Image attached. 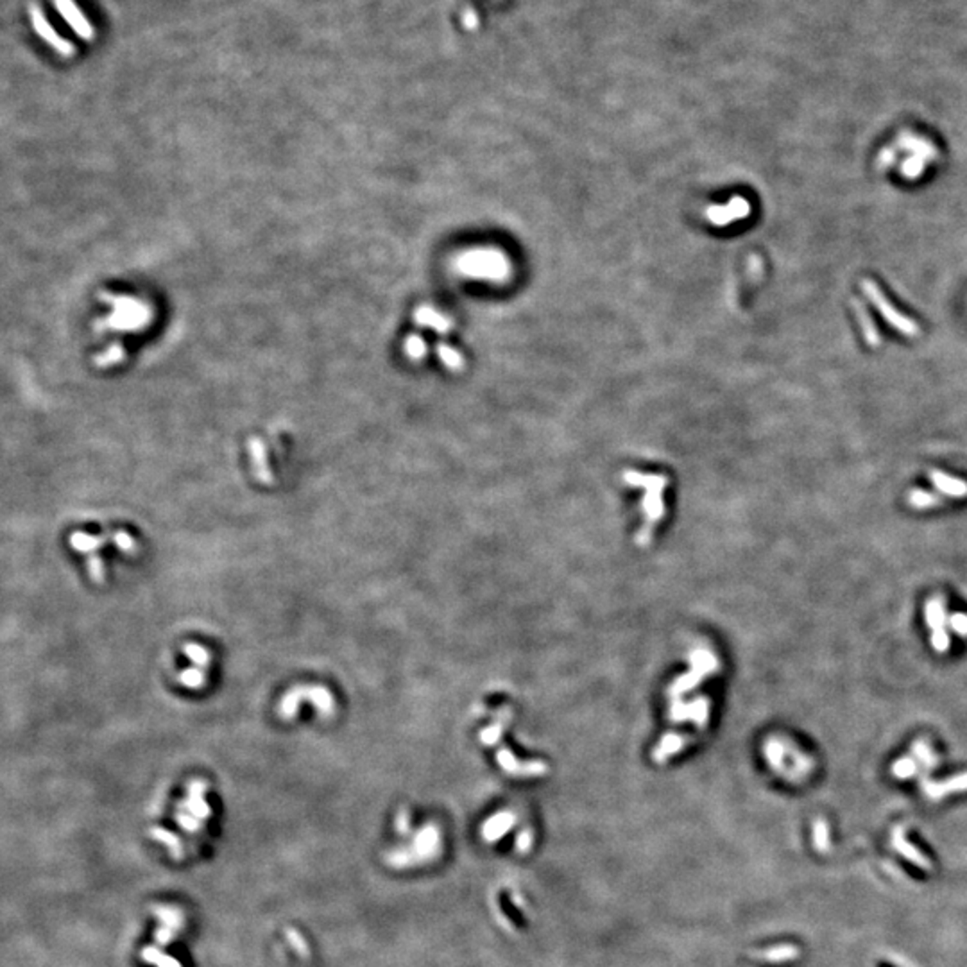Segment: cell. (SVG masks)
I'll return each instance as SVG.
<instances>
[{
	"instance_id": "cell-1",
	"label": "cell",
	"mask_w": 967,
	"mask_h": 967,
	"mask_svg": "<svg viewBox=\"0 0 967 967\" xmlns=\"http://www.w3.org/2000/svg\"><path fill=\"white\" fill-rule=\"evenodd\" d=\"M459 267L464 274L493 281H502L511 274V264H509L507 257L502 251L491 249V247L470 251L459 260Z\"/></svg>"
},
{
	"instance_id": "cell-2",
	"label": "cell",
	"mask_w": 967,
	"mask_h": 967,
	"mask_svg": "<svg viewBox=\"0 0 967 967\" xmlns=\"http://www.w3.org/2000/svg\"><path fill=\"white\" fill-rule=\"evenodd\" d=\"M301 700H309L316 706V710L319 711L321 717H331L335 710V700L331 692L328 688L324 686H296L291 688L287 693L281 699L280 706H278V713L281 715V718L285 720H292L294 717H298L299 711V703Z\"/></svg>"
},
{
	"instance_id": "cell-3",
	"label": "cell",
	"mask_w": 967,
	"mask_h": 967,
	"mask_svg": "<svg viewBox=\"0 0 967 967\" xmlns=\"http://www.w3.org/2000/svg\"><path fill=\"white\" fill-rule=\"evenodd\" d=\"M860 287H862V291H864V294L867 296L869 301H871L872 305L876 306V310H878V312L881 314L883 317H885V321L890 324V326L896 328L897 331H901V333L906 335V337H916V335L919 333V326H917V324L914 323L912 319H909L906 316H903L901 312H897V310L894 309L892 303L886 299V296L883 294L881 291H879L878 285H876L874 281L862 280Z\"/></svg>"
},
{
	"instance_id": "cell-4",
	"label": "cell",
	"mask_w": 967,
	"mask_h": 967,
	"mask_svg": "<svg viewBox=\"0 0 967 967\" xmlns=\"http://www.w3.org/2000/svg\"><path fill=\"white\" fill-rule=\"evenodd\" d=\"M31 22H33V29L36 31L38 36L45 41V43L51 45L59 56L63 58H72L76 54V47L71 43L68 40H65L63 36H59L58 31L51 26V22L47 20V16L43 15V11L40 9V6H31Z\"/></svg>"
},
{
	"instance_id": "cell-5",
	"label": "cell",
	"mask_w": 967,
	"mask_h": 967,
	"mask_svg": "<svg viewBox=\"0 0 967 967\" xmlns=\"http://www.w3.org/2000/svg\"><path fill=\"white\" fill-rule=\"evenodd\" d=\"M750 214V205L743 197H733L728 205H713L706 210V219L717 228L731 226Z\"/></svg>"
},
{
	"instance_id": "cell-6",
	"label": "cell",
	"mask_w": 967,
	"mask_h": 967,
	"mask_svg": "<svg viewBox=\"0 0 967 967\" xmlns=\"http://www.w3.org/2000/svg\"><path fill=\"white\" fill-rule=\"evenodd\" d=\"M56 9L59 11V15L63 16L71 29L78 34L79 38H83L85 41H92L95 38V29L92 27V24L88 22V19L85 16V13L78 8L74 0H54Z\"/></svg>"
},
{
	"instance_id": "cell-7",
	"label": "cell",
	"mask_w": 967,
	"mask_h": 967,
	"mask_svg": "<svg viewBox=\"0 0 967 967\" xmlns=\"http://www.w3.org/2000/svg\"><path fill=\"white\" fill-rule=\"evenodd\" d=\"M890 844H892L894 849L897 853L901 854L903 858H906L909 862H912L914 865H917L923 871H931V862L928 860L926 854L923 853L921 849H917L914 844L909 842L905 835V827L903 826H896L892 829V835H890Z\"/></svg>"
},
{
	"instance_id": "cell-8",
	"label": "cell",
	"mask_w": 967,
	"mask_h": 967,
	"mask_svg": "<svg viewBox=\"0 0 967 967\" xmlns=\"http://www.w3.org/2000/svg\"><path fill=\"white\" fill-rule=\"evenodd\" d=\"M921 788L926 794L928 799H937L946 797L949 794H956V792H967V772L958 774V776L948 777L946 781H930V780H921Z\"/></svg>"
},
{
	"instance_id": "cell-9",
	"label": "cell",
	"mask_w": 967,
	"mask_h": 967,
	"mask_svg": "<svg viewBox=\"0 0 967 967\" xmlns=\"http://www.w3.org/2000/svg\"><path fill=\"white\" fill-rule=\"evenodd\" d=\"M930 480L934 482V486L941 491L942 495L951 498H966L967 497V482L960 480V478L949 477L946 475L944 471L938 470H931L930 471Z\"/></svg>"
},
{
	"instance_id": "cell-10",
	"label": "cell",
	"mask_w": 967,
	"mask_h": 967,
	"mask_svg": "<svg viewBox=\"0 0 967 967\" xmlns=\"http://www.w3.org/2000/svg\"><path fill=\"white\" fill-rule=\"evenodd\" d=\"M948 607H946V599L941 595L931 596L930 600L926 602V607H924V618H926V624L931 631L937 629H946L948 626Z\"/></svg>"
},
{
	"instance_id": "cell-11",
	"label": "cell",
	"mask_w": 967,
	"mask_h": 967,
	"mask_svg": "<svg viewBox=\"0 0 967 967\" xmlns=\"http://www.w3.org/2000/svg\"><path fill=\"white\" fill-rule=\"evenodd\" d=\"M912 756L914 760L917 762V765L923 767L926 772H930L931 769H935L938 763V756L935 754L934 747L930 745L926 738H919L914 742L912 745Z\"/></svg>"
},
{
	"instance_id": "cell-12",
	"label": "cell",
	"mask_w": 967,
	"mask_h": 967,
	"mask_svg": "<svg viewBox=\"0 0 967 967\" xmlns=\"http://www.w3.org/2000/svg\"><path fill=\"white\" fill-rule=\"evenodd\" d=\"M851 305L854 306L853 310H854V314H857L858 321H860V326H862V330H864L865 341H867L871 346H879L881 337H879L878 330H876V326H874V323H872L871 316H869L867 309H865V306L862 305L858 299H853V301H851Z\"/></svg>"
},
{
	"instance_id": "cell-13",
	"label": "cell",
	"mask_w": 967,
	"mask_h": 967,
	"mask_svg": "<svg viewBox=\"0 0 967 967\" xmlns=\"http://www.w3.org/2000/svg\"><path fill=\"white\" fill-rule=\"evenodd\" d=\"M757 958L769 960V962H787V960H794L799 956V948L797 946H790V944H783V946H776V948H770L767 951L756 953Z\"/></svg>"
},
{
	"instance_id": "cell-14",
	"label": "cell",
	"mask_w": 967,
	"mask_h": 967,
	"mask_svg": "<svg viewBox=\"0 0 967 967\" xmlns=\"http://www.w3.org/2000/svg\"><path fill=\"white\" fill-rule=\"evenodd\" d=\"M917 770H919V765H917V762L914 760V756H903L899 757L897 762L892 763L890 772H892V776L897 777V780H909V777L916 776Z\"/></svg>"
},
{
	"instance_id": "cell-15",
	"label": "cell",
	"mask_w": 967,
	"mask_h": 967,
	"mask_svg": "<svg viewBox=\"0 0 967 967\" xmlns=\"http://www.w3.org/2000/svg\"><path fill=\"white\" fill-rule=\"evenodd\" d=\"M813 846L819 853H827L829 851V829H827V822L824 819H817L815 824H813Z\"/></svg>"
},
{
	"instance_id": "cell-16",
	"label": "cell",
	"mask_w": 967,
	"mask_h": 967,
	"mask_svg": "<svg viewBox=\"0 0 967 967\" xmlns=\"http://www.w3.org/2000/svg\"><path fill=\"white\" fill-rule=\"evenodd\" d=\"M183 652H185V656H187V658L190 659L192 663H194V666H197V668H202V670H205L206 666L210 665L212 656H210V652H208L205 647H202V645H199V643H187V645H185V647H183Z\"/></svg>"
},
{
	"instance_id": "cell-17",
	"label": "cell",
	"mask_w": 967,
	"mask_h": 967,
	"mask_svg": "<svg viewBox=\"0 0 967 967\" xmlns=\"http://www.w3.org/2000/svg\"><path fill=\"white\" fill-rule=\"evenodd\" d=\"M942 502V498L938 495L928 493V491L923 490H914L909 493V504L916 509H930L934 505H938Z\"/></svg>"
},
{
	"instance_id": "cell-18",
	"label": "cell",
	"mask_w": 967,
	"mask_h": 967,
	"mask_svg": "<svg viewBox=\"0 0 967 967\" xmlns=\"http://www.w3.org/2000/svg\"><path fill=\"white\" fill-rule=\"evenodd\" d=\"M103 543H104L103 537H95V536L92 537V536H88V534H83V532L72 534V537H71L72 547H74L76 550H81V552L97 550V548H99Z\"/></svg>"
},
{
	"instance_id": "cell-19",
	"label": "cell",
	"mask_w": 967,
	"mask_h": 967,
	"mask_svg": "<svg viewBox=\"0 0 967 967\" xmlns=\"http://www.w3.org/2000/svg\"><path fill=\"white\" fill-rule=\"evenodd\" d=\"M180 683L183 686L192 688V690H199L201 686H205V670L197 668V666L183 670L180 673Z\"/></svg>"
},
{
	"instance_id": "cell-20",
	"label": "cell",
	"mask_w": 967,
	"mask_h": 967,
	"mask_svg": "<svg viewBox=\"0 0 967 967\" xmlns=\"http://www.w3.org/2000/svg\"><path fill=\"white\" fill-rule=\"evenodd\" d=\"M493 820L498 824V826H497V827H495V826H486V829H484V833H486V837H487V839H490V840H497L498 837L502 835V833L507 832L509 827H511L512 817L498 815L497 819H493Z\"/></svg>"
},
{
	"instance_id": "cell-21",
	"label": "cell",
	"mask_w": 967,
	"mask_h": 967,
	"mask_svg": "<svg viewBox=\"0 0 967 967\" xmlns=\"http://www.w3.org/2000/svg\"><path fill=\"white\" fill-rule=\"evenodd\" d=\"M948 627L956 633L958 636L967 638V614L966 613H953L948 616Z\"/></svg>"
},
{
	"instance_id": "cell-22",
	"label": "cell",
	"mask_w": 967,
	"mask_h": 967,
	"mask_svg": "<svg viewBox=\"0 0 967 967\" xmlns=\"http://www.w3.org/2000/svg\"><path fill=\"white\" fill-rule=\"evenodd\" d=\"M120 358H124V350H122L120 346H113L110 348V350H106V353L95 357V364L99 366V368H108V366L120 361Z\"/></svg>"
},
{
	"instance_id": "cell-23",
	"label": "cell",
	"mask_w": 967,
	"mask_h": 967,
	"mask_svg": "<svg viewBox=\"0 0 967 967\" xmlns=\"http://www.w3.org/2000/svg\"><path fill=\"white\" fill-rule=\"evenodd\" d=\"M930 641H931V647H934L935 651L938 652V654H944V652H948V648H949V634H948V631H946V629L931 631Z\"/></svg>"
},
{
	"instance_id": "cell-24",
	"label": "cell",
	"mask_w": 967,
	"mask_h": 967,
	"mask_svg": "<svg viewBox=\"0 0 967 967\" xmlns=\"http://www.w3.org/2000/svg\"><path fill=\"white\" fill-rule=\"evenodd\" d=\"M113 541H115V543H117V547L120 548L122 552H128V554H135V550H136V548H138V544H136V541L133 539V537L129 536L128 532H122V530H118V532H115Z\"/></svg>"
},
{
	"instance_id": "cell-25",
	"label": "cell",
	"mask_w": 967,
	"mask_h": 967,
	"mask_svg": "<svg viewBox=\"0 0 967 967\" xmlns=\"http://www.w3.org/2000/svg\"><path fill=\"white\" fill-rule=\"evenodd\" d=\"M924 170V160L916 156V158H910L903 163V174L906 177H917L921 172Z\"/></svg>"
},
{
	"instance_id": "cell-26",
	"label": "cell",
	"mask_w": 967,
	"mask_h": 967,
	"mask_svg": "<svg viewBox=\"0 0 967 967\" xmlns=\"http://www.w3.org/2000/svg\"><path fill=\"white\" fill-rule=\"evenodd\" d=\"M88 570H90V577L93 579L95 582H103L104 581V567L103 561L99 557H92L88 561Z\"/></svg>"
},
{
	"instance_id": "cell-27",
	"label": "cell",
	"mask_w": 967,
	"mask_h": 967,
	"mask_svg": "<svg viewBox=\"0 0 967 967\" xmlns=\"http://www.w3.org/2000/svg\"><path fill=\"white\" fill-rule=\"evenodd\" d=\"M441 357L445 358V362L450 366V368H459L460 357H459V355H457L453 350H450V348L443 346V348H441Z\"/></svg>"
},
{
	"instance_id": "cell-28",
	"label": "cell",
	"mask_w": 967,
	"mask_h": 967,
	"mask_svg": "<svg viewBox=\"0 0 967 967\" xmlns=\"http://www.w3.org/2000/svg\"><path fill=\"white\" fill-rule=\"evenodd\" d=\"M477 26H478V16L475 15L471 9H467L466 15H464V27H467V29H475Z\"/></svg>"
}]
</instances>
